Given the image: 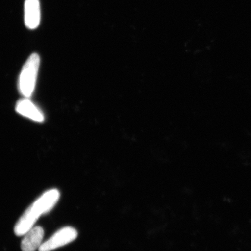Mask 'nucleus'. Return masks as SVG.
Returning <instances> with one entry per match:
<instances>
[{"instance_id":"f257e3e1","label":"nucleus","mask_w":251,"mask_h":251,"mask_svg":"<svg viewBox=\"0 0 251 251\" xmlns=\"http://www.w3.org/2000/svg\"><path fill=\"white\" fill-rule=\"evenodd\" d=\"M60 193L57 189L46 191L37 199L22 215L14 227V233L17 236H23L34 227L41 216L49 213L57 203Z\"/></svg>"},{"instance_id":"f03ea898","label":"nucleus","mask_w":251,"mask_h":251,"mask_svg":"<svg viewBox=\"0 0 251 251\" xmlns=\"http://www.w3.org/2000/svg\"><path fill=\"white\" fill-rule=\"evenodd\" d=\"M40 58L38 54H31L25 63L19 78V90L26 98H29L35 89Z\"/></svg>"},{"instance_id":"423d86ee","label":"nucleus","mask_w":251,"mask_h":251,"mask_svg":"<svg viewBox=\"0 0 251 251\" xmlns=\"http://www.w3.org/2000/svg\"><path fill=\"white\" fill-rule=\"evenodd\" d=\"M15 109L19 114L31 120L37 122H43L45 120V116L42 111L26 97L19 100L16 104Z\"/></svg>"},{"instance_id":"39448f33","label":"nucleus","mask_w":251,"mask_h":251,"mask_svg":"<svg viewBox=\"0 0 251 251\" xmlns=\"http://www.w3.org/2000/svg\"><path fill=\"white\" fill-rule=\"evenodd\" d=\"M45 235L43 228L40 226L33 227L30 229L23 236L21 242V249L23 251H35L42 244Z\"/></svg>"},{"instance_id":"7ed1b4c3","label":"nucleus","mask_w":251,"mask_h":251,"mask_svg":"<svg viewBox=\"0 0 251 251\" xmlns=\"http://www.w3.org/2000/svg\"><path fill=\"white\" fill-rule=\"evenodd\" d=\"M76 229L72 227H63L42 243L39 251H51L65 246L74 241L77 237Z\"/></svg>"},{"instance_id":"20e7f679","label":"nucleus","mask_w":251,"mask_h":251,"mask_svg":"<svg viewBox=\"0 0 251 251\" xmlns=\"http://www.w3.org/2000/svg\"><path fill=\"white\" fill-rule=\"evenodd\" d=\"M24 14L25 24L28 29L38 27L41 20L39 0H25Z\"/></svg>"}]
</instances>
